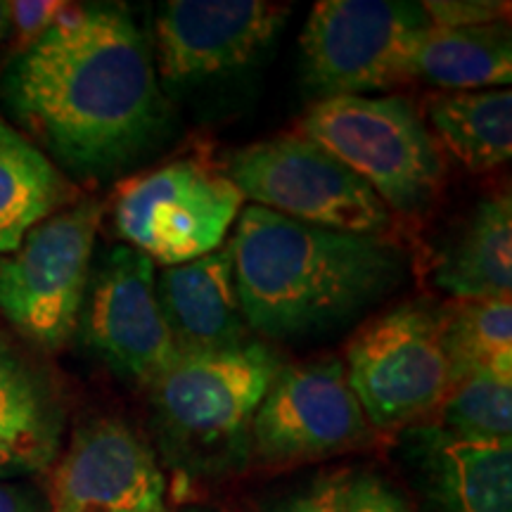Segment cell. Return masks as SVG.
I'll return each mask as SVG.
<instances>
[{
    "mask_svg": "<svg viewBox=\"0 0 512 512\" xmlns=\"http://www.w3.org/2000/svg\"><path fill=\"white\" fill-rule=\"evenodd\" d=\"M370 437L373 427L335 358L280 366L249 427V446L268 465L339 456Z\"/></svg>",
    "mask_w": 512,
    "mask_h": 512,
    "instance_id": "30bf717a",
    "label": "cell"
},
{
    "mask_svg": "<svg viewBox=\"0 0 512 512\" xmlns=\"http://www.w3.org/2000/svg\"><path fill=\"white\" fill-rule=\"evenodd\" d=\"M347 380L375 430L437 411L451 389L441 309L403 304L370 320L347 347Z\"/></svg>",
    "mask_w": 512,
    "mask_h": 512,
    "instance_id": "ba28073f",
    "label": "cell"
},
{
    "mask_svg": "<svg viewBox=\"0 0 512 512\" xmlns=\"http://www.w3.org/2000/svg\"><path fill=\"white\" fill-rule=\"evenodd\" d=\"M155 264L133 247L107 254L83 313V337L121 380L150 389L183 354L159 309Z\"/></svg>",
    "mask_w": 512,
    "mask_h": 512,
    "instance_id": "8fae6325",
    "label": "cell"
},
{
    "mask_svg": "<svg viewBox=\"0 0 512 512\" xmlns=\"http://www.w3.org/2000/svg\"><path fill=\"white\" fill-rule=\"evenodd\" d=\"M105 207L81 200L48 216L0 259V313L43 349H60L79 328Z\"/></svg>",
    "mask_w": 512,
    "mask_h": 512,
    "instance_id": "52a82bcc",
    "label": "cell"
},
{
    "mask_svg": "<svg viewBox=\"0 0 512 512\" xmlns=\"http://www.w3.org/2000/svg\"><path fill=\"white\" fill-rule=\"evenodd\" d=\"M425 112L444 150L465 169L484 174L498 169L512 155V93L489 91L437 93L425 100ZM434 140V143H437Z\"/></svg>",
    "mask_w": 512,
    "mask_h": 512,
    "instance_id": "d6986e66",
    "label": "cell"
},
{
    "mask_svg": "<svg viewBox=\"0 0 512 512\" xmlns=\"http://www.w3.org/2000/svg\"><path fill=\"white\" fill-rule=\"evenodd\" d=\"M0 512H46L41 496L15 484H0Z\"/></svg>",
    "mask_w": 512,
    "mask_h": 512,
    "instance_id": "4316f807",
    "label": "cell"
},
{
    "mask_svg": "<svg viewBox=\"0 0 512 512\" xmlns=\"http://www.w3.org/2000/svg\"><path fill=\"white\" fill-rule=\"evenodd\" d=\"M432 29H467L486 27L503 22L508 15V3L491 0H427L420 3Z\"/></svg>",
    "mask_w": 512,
    "mask_h": 512,
    "instance_id": "603a6c76",
    "label": "cell"
},
{
    "mask_svg": "<svg viewBox=\"0 0 512 512\" xmlns=\"http://www.w3.org/2000/svg\"><path fill=\"white\" fill-rule=\"evenodd\" d=\"M437 285L456 302L510 299L512 292V202L508 195L486 197L446 249Z\"/></svg>",
    "mask_w": 512,
    "mask_h": 512,
    "instance_id": "2e32d148",
    "label": "cell"
},
{
    "mask_svg": "<svg viewBox=\"0 0 512 512\" xmlns=\"http://www.w3.org/2000/svg\"><path fill=\"white\" fill-rule=\"evenodd\" d=\"M50 432L48 408L34 377L0 347V439L36 470L50 456Z\"/></svg>",
    "mask_w": 512,
    "mask_h": 512,
    "instance_id": "7402d4cb",
    "label": "cell"
},
{
    "mask_svg": "<svg viewBox=\"0 0 512 512\" xmlns=\"http://www.w3.org/2000/svg\"><path fill=\"white\" fill-rule=\"evenodd\" d=\"M347 472L320 477L309 491L297 496L285 512H347Z\"/></svg>",
    "mask_w": 512,
    "mask_h": 512,
    "instance_id": "484cf974",
    "label": "cell"
},
{
    "mask_svg": "<svg viewBox=\"0 0 512 512\" xmlns=\"http://www.w3.org/2000/svg\"><path fill=\"white\" fill-rule=\"evenodd\" d=\"M69 12L67 3H50V0H17L10 3V24L17 29V34L29 43H34L38 36L46 34L55 22ZM24 46V48H27Z\"/></svg>",
    "mask_w": 512,
    "mask_h": 512,
    "instance_id": "d4e9b609",
    "label": "cell"
},
{
    "mask_svg": "<svg viewBox=\"0 0 512 512\" xmlns=\"http://www.w3.org/2000/svg\"><path fill=\"white\" fill-rule=\"evenodd\" d=\"M12 114L76 174H110L162 128L155 60L124 8L69 10L3 79Z\"/></svg>",
    "mask_w": 512,
    "mask_h": 512,
    "instance_id": "6da1fadb",
    "label": "cell"
},
{
    "mask_svg": "<svg viewBox=\"0 0 512 512\" xmlns=\"http://www.w3.org/2000/svg\"><path fill=\"white\" fill-rule=\"evenodd\" d=\"M347 512H411L406 501L375 475L349 477Z\"/></svg>",
    "mask_w": 512,
    "mask_h": 512,
    "instance_id": "cb8c5ba5",
    "label": "cell"
},
{
    "mask_svg": "<svg viewBox=\"0 0 512 512\" xmlns=\"http://www.w3.org/2000/svg\"><path fill=\"white\" fill-rule=\"evenodd\" d=\"M425 29L430 22L420 3L320 0L299 38L306 86L328 100L413 81V55Z\"/></svg>",
    "mask_w": 512,
    "mask_h": 512,
    "instance_id": "5b68a950",
    "label": "cell"
},
{
    "mask_svg": "<svg viewBox=\"0 0 512 512\" xmlns=\"http://www.w3.org/2000/svg\"><path fill=\"white\" fill-rule=\"evenodd\" d=\"M247 328L271 339L347 323L403 280V254L384 238L342 233L242 209L230 240Z\"/></svg>",
    "mask_w": 512,
    "mask_h": 512,
    "instance_id": "7a4b0ae2",
    "label": "cell"
},
{
    "mask_svg": "<svg viewBox=\"0 0 512 512\" xmlns=\"http://www.w3.org/2000/svg\"><path fill=\"white\" fill-rule=\"evenodd\" d=\"M266 344L183 354L150 387L159 430L176 453L197 465L219 463L249 444V427L278 373Z\"/></svg>",
    "mask_w": 512,
    "mask_h": 512,
    "instance_id": "277c9868",
    "label": "cell"
},
{
    "mask_svg": "<svg viewBox=\"0 0 512 512\" xmlns=\"http://www.w3.org/2000/svg\"><path fill=\"white\" fill-rule=\"evenodd\" d=\"M226 176L242 197L287 219L342 233L384 238L392 211L328 150L283 133L240 147L226 162Z\"/></svg>",
    "mask_w": 512,
    "mask_h": 512,
    "instance_id": "8992f818",
    "label": "cell"
},
{
    "mask_svg": "<svg viewBox=\"0 0 512 512\" xmlns=\"http://www.w3.org/2000/svg\"><path fill=\"white\" fill-rule=\"evenodd\" d=\"M10 29V3H3L0 0V41H3L5 34Z\"/></svg>",
    "mask_w": 512,
    "mask_h": 512,
    "instance_id": "f1b7e54d",
    "label": "cell"
},
{
    "mask_svg": "<svg viewBox=\"0 0 512 512\" xmlns=\"http://www.w3.org/2000/svg\"><path fill=\"white\" fill-rule=\"evenodd\" d=\"M441 332L451 368V387L477 370L512 377L510 299L448 304L441 309Z\"/></svg>",
    "mask_w": 512,
    "mask_h": 512,
    "instance_id": "ffe728a7",
    "label": "cell"
},
{
    "mask_svg": "<svg viewBox=\"0 0 512 512\" xmlns=\"http://www.w3.org/2000/svg\"><path fill=\"white\" fill-rule=\"evenodd\" d=\"M420 456L434 512H512V439H458L432 425Z\"/></svg>",
    "mask_w": 512,
    "mask_h": 512,
    "instance_id": "9a60e30c",
    "label": "cell"
},
{
    "mask_svg": "<svg viewBox=\"0 0 512 512\" xmlns=\"http://www.w3.org/2000/svg\"><path fill=\"white\" fill-rule=\"evenodd\" d=\"M242 200L226 174L183 159L121 185L114 223L128 247L169 268L221 249Z\"/></svg>",
    "mask_w": 512,
    "mask_h": 512,
    "instance_id": "9c48e42d",
    "label": "cell"
},
{
    "mask_svg": "<svg viewBox=\"0 0 512 512\" xmlns=\"http://www.w3.org/2000/svg\"><path fill=\"white\" fill-rule=\"evenodd\" d=\"M290 5L266 0H171L155 19L157 67L188 83L245 67L273 41Z\"/></svg>",
    "mask_w": 512,
    "mask_h": 512,
    "instance_id": "7c38bea8",
    "label": "cell"
},
{
    "mask_svg": "<svg viewBox=\"0 0 512 512\" xmlns=\"http://www.w3.org/2000/svg\"><path fill=\"white\" fill-rule=\"evenodd\" d=\"M299 136L349 166L389 211H420L441 188L439 147L418 110L399 95L318 100L299 121Z\"/></svg>",
    "mask_w": 512,
    "mask_h": 512,
    "instance_id": "3957f363",
    "label": "cell"
},
{
    "mask_svg": "<svg viewBox=\"0 0 512 512\" xmlns=\"http://www.w3.org/2000/svg\"><path fill=\"white\" fill-rule=\"evenodd\" d=\"M157 299L181 354H202L247 342L238 278L230 247L164 268L155 275Z\"/></svg>",
    "mask_w": 512,
    "mask_h": 512,
    "instance_id": "5bb4252c",
    "label": "cell"
},
{
    "mask_svg": "<svg viewBox=\"0 0 512 512\" xmlns=\"http://www.w3.org/2000/svg\"><path fill=\"white\" fill-rule=\"evenodd\" d=\"M444 93L510 86L512 43L508 24L467 29H425L413 55V81Z\"/></svg>",
    "mask_w": 512,
    "mask_h": 512,
    "instance_id": "ac0fdd59",
    "label": "cell"
},
{
    "mask_svg": "<svg viewBox=\"0 0 512 512\" xmlns=\"http://www.w3.org/2000/svg\"><path fill=\"white\" fill-rule=\"evenodd\" d=\"M441 432L470 441L512 439V377L477 370L453 384L439 403Z\"/></svg>",
    "mask_w": 512,
    "mask_h": 512,
    "instance_id": "44dd1931",
    "label": "cell"
},
{
    "mask_svg": "<svg viewBox=\"0 0 512 512\" xmlns=\"http://www.w3.org/2000/svg\"><path fill=\"white\" fill-rule=\"evenodd\" d=\"M185 512H216V510H207V508H192V510H185Z\"/></svg>",
    "mask_w": 512,
    "mask_h": 512,
    "instance_id": "f546056e",
    "label": "cell"
},
{
    "mask_svg": "<svg viewBox=\"0 0 512 512\" xmlns=\"http://www.w3.org/2000/svg\"><path fill=\"white\" fill-rule=\"evenodd\" d=\"M31 470H34V467L19 456L15 448L8 446L3 439H0V477H17Z\"/></svg>",
    "mask_w": 512,
    "mask_h": 512,
    "instance_id": "83f0119b",
    "label": "cell"
},
{
    "mask_svg": "<svg viewBox=\"0 0 512 512\" xmlns=\"http://www.w3.org/2000/svg\"><path fill=\"white\" fill-rule=\"evenodd\" d=\"M50 512H169L166 477L124 422H88L55 467Z\"/></svg>",
    "mask_w": 512,
    "mask_h": 512,
    "instance_id": "4fadbf2b",
    "label": "cell"
},
{
    "mask_svg": "<svg viewBox=\"0 0 512 512\" xmlns=\"http://www.w3.org/2000/svg\"><path fill=\"white\" fill-rule=\"evenodd\" d=\"M76 197V188L41 147L0 119V254H12L27 233Z\"/></svg>",
    "mask_w": 512,
    "mask_h": 512,
    "instance_id": "e0dca14e",
    "label": "cell"
}]
</instances>
